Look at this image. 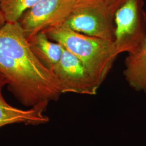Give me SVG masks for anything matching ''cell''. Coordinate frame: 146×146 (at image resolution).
<instances>
[{
    "mask_svg": "<svg viewBox=\"0 0 146 146\" xmlns=\"http://www.w3.org/2000/svg\"><path fill=\"white\" fill-rule=\"evenodd\" d=\"M74 0H39L18 21L27 40L49 27L60 24L67 16Z\"/></svg>",
    "mask_w": 146,
    "mask_h": 146,
    "instance_id": "obj_5",
    "label": "cell"
},
{
    "mask_svg": "<svg viewBox=\"0 0 146 146\" xmlns=\"http://www.w3.org/2000/svg\"><path fill=\"white\" fill-rule=\"evenodd\" d=\"M144 0H125L114 14V44L119 55L135 51L146 39Z\"/></svg>",
    "mask_w": 146,
    "mask_h": 146,
    "instance_id": "obj_4",
    "label": "cell"
},
{
    "mask_svg": "<svg viewBox=\"0 0 146 146\" xmlns=\"http://www.w3.org/2000/svg\"><path fill=\"white\" fill-rule=\"evenodd\" d=\"M58 25L89 36L114 41V13L101 0H74Z\"/></svg>",
    "mask_w": 146,
    "mask_h": 146,
    "instance_id": "obj_3",
    "label": "cell"
},
{
    "mask_svg": "<svg viewBox=\"0 0 146 146\" xmlns=\"http://www.w3.org/2000/svg\"><path fill=\"white\" fill-rule=\"evenodd\" d=\"M7 23L5 20V16L4 15L2 11H1L0 8V28H1L2 27L5 25Z\"/></svg>",
    "mask_w": 146,
    "mask_h": 146,
    "instance_id": "obj_12",
    "label": "cell"
},
{
    "mask_svg": "<svg viewBox=\"0 0 146 146\" xmlns=\"http://www.w3.org/2000/svg\"><path fill=\"white\" fill-rule=\"evenodd\" d=\"M7 84L5 78L0 73V128L14 123H24L26 125H39L46 123L49 118L43 113L41 107H33L21 110L9 104L5 99L2 90Z\"/></svg>",
    "mask_w": 146,
    "mask_h": 146,
    "instance_id": "obj_7",
    "label": "cell"
},
{
    "mask_svg": "<svg viewBox=\"0 0 146 146\" xmlns=\"http://www.w3.org/2000/svg\"><path fill=\"white\" fill-rule=\"evenodd\" d=\"M39 0H0V8L7 22L19 21L23 13Z\"/></svg>",
    "mask_w": 146,
    "mask_h": 146,
    "instance_id": "obj_10",
    "label": "cell"
},
{
    "mask_svg": "<svg viewBox=\"0 0 146 146\" xmlns=\"http://www.w3.org/2000/svg\"><path fill=\"white\" fill-rule=\"evenodd\" d=\"M43 31L50 40L58 43L78 58L100 86L119 55L113 41L89 36L60 25Z\"/></svg>",
    "mask_w": 146,
    "mask_h": 146,
    "instance_id": "obj_2",
    "label": "cell"
},
{
    "mask_svg": "<svg viewBox=\"0 0 146 146\" xmlns=\"http://www.w3.org/2000/svg\"><path fill=\"white\" fill-rule=\"evenodd\" d=\"M110 11L115 14L116 11L120 7L125 0H101Z\"/></svg>",
    "mask_w": 146,
    "mask_h": 146,
    "instance_id": "obj_11",
    "label": "cell"
},
{
    "mask_svg": "<svg viewBox=\"0 0 146 146\" xmlns=\"http://www.w3.org/2000/svg\"><path fill=\"white\" fill-rule=\"evenodd\" d=\"M28 41L35 55L47 68L52 70L61 60L63 47L58 43L52 42L43 31Z\"/></svg>",
    "mask_w": 146,
    "mask_h": 146,
    "instance_id": "obj_9",
    "label": "cell"
},
{
    "mask_svg": "<svg viewBox=\"0 0 146 146\" xmlns=\"http://www.w3.org/2000/svg\"><path fill=\"white\" fill-rule=\"evenodd\" d=\"M52 71L62 94L94 95L100 87L78 58L64 48L61 60Z\"/></svg>",
    "mask_w": 146,
    "mask_h": 146,
    "instance_id": "obj_6",
    "label": "cell"
},
{
    "mask_svg": "<svg viewBox=\"0 0 146 146\" xmlns=\"http://www.w3.org/2000/svg\"><path fill=\"white\" fill-rule=\"evenodd\" d=\"M0 73L8 90L28 108L46 110L62 94L52 70L32 52L19 22L0 28Z\"/></svg>",
    "mask_w": 146,
    "mask_h": 146,
    "instance_id": "obj_1",
    "label": "cell"
},
{
    "mask_svg": "<svg viewBox=\"0 0 146 146\" xmlns=\"http://www.w3.org/2000/svg\"><path fill=\"white\" fill-rule=\"evenodd\" d=\"M123 74L131 87L146 94V39L135 51L127 54Z\"/></svg>",
    "mask_w": 146,
    "mask_h": 146,
    "instance_id": "obj_8",
    "label": "cell"
}]
</instances>
